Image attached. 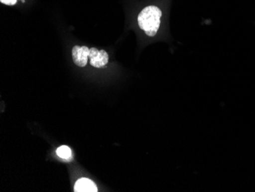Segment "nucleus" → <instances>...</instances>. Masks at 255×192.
Segmentation results:
<instances>
[{"label": "nucleus", "mask_w": 255, "mask_h": 192, "mask_svg": "<svg viewBox=\"0 0 255 192\" xmlns=\"http://www.w3.org/2000/svg\"><path fill=\"white\" fill-rule=\"evenodd\" d=\"M162 11L155 5H148L141 10L137 16V23L146 35L155 36L161 22Z\"/></svg>", "instance_id": "obj_1"}, {"label": "nucleus", "mask_w": 255, "mask_h": 192, "mask_svg": "<svg viewBox=\"0 0 255 192\" xmlns=\"http://www.w3.org/2000/svg\"><path fill=\"white\" fill-rule=\"evenodd\" d=\"M90 65L97 68H101L109 62L108 53L105 50H98L96 48H90L89 53Z\"/></svg>", "instance_id": "obj_2"}, {"label": "nucleus", "mask_w": 255, "mask_h": 192, "mask_svg": "<svg viewBox=\"0 0 255 192\" xmlns=\"http://www.w3.org/2000/svg\"><path fill=\"white\" fill-rule=\"evenodd\" d=\"M90 48L87 46L75 45L72 49V58L74 64L78 67H85L88 62Z\"/></svg>", "instance_id": "obj_3"}, {"label": "nucleus", "mask_w": 255, "mask_h": 192, "mask_svg": "<svg viewBox=\"0 0 255 192\" xmlns=\"http://www.w3.org/2000/svg\"><path fill=\"white\" fill-rule=\"evenodd\" d=\"M75 192H97L98 189L93 181L86 178L79 179L74 189Z\"/></svg>", "instance_id": "obj_4"}, {"label": "nucleus", "mask_w": 255, "mask_h": 192, "mask_svg": "<svg viewBox=\"0 0 255 192\" xmlns=\"http://www.w3.org/2000/svg\"><path fill=\"white\" fill-rule=\"evenodd\" d=\"M56 153H57V156L63 160H70L72 157V152H71V149L67 146H60L59 148L57 149Z\"/></svg>", "instance_id": "obj_5"}, {"label": "nucleus", "mask_w": 255, "mask_h": 192, "mask_svg": "<svg viewBox=\"0 0 255 192\" xmlns=\"http://www.w3.org/2000/svg\"><path fill=\"white\" fill-rule=\"evenodd\" d=\"M1 3L7 5H14L17 2V0H0Z\"/></svg>", "instance_id": "obj_6"}]
</instances>
